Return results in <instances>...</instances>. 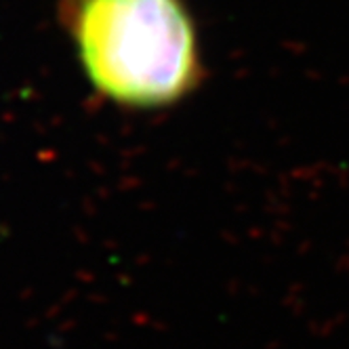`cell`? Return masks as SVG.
Instances as JSON below:
<instances>
[{
    "label": "cell",
    "instance_id": "6da1fadb",
    "mask_svg": "<svg viewBox=\"0 0 349 349\" xmlns=\"http://www.w3.org/2000/svg\"><path fill=\"white\" fill-rule=\"evenodd\" d=\"M57 15L84 78L118 108L177 106L204 80L185 0H57Z\"/></svg>",
    "mask_w": 349,
    "mask_h": 349
}]
</instances>
